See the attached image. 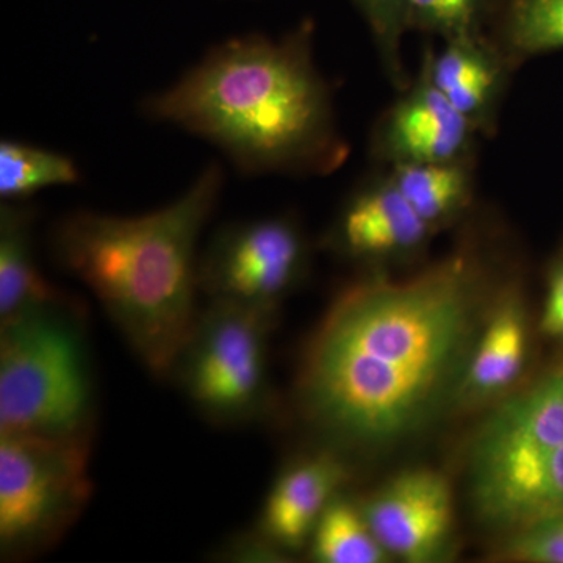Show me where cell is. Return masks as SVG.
Masks as SVG:
<instances>
[{
  "label": "cell",
  "instance_id": "1",
  "mask_svg": "<svg viewBox=\"0 0 563 563\" xmlns=\"http://www.w3.org/2000/svg\"><path fill=\"white\" fill-rule=\"evenodd\" d=\"M477 287L476 266L463 255L410 279L351 285L303 355L299 398L310 420L362 448L421 428L461 384Z\"/></svg>",
  "mask_w": 563,
  "mask_h": 563
},
{
  "label": "cell",
  "instance_id": "2",
  "mask_svg": "<svg viewBox=\"0 0 563 563\" xmlns=\"http://www.w3.org/2000/svg\"><path fill=\"white\" fill-rule=\"evenodd\" d=\"M309 33L218 44L143 103L147 118L209 141L243 174L325 172L342 146Z\"/></svg>",
  "mask_w": 563,
  "mask_h": 563
},
{
  "label": "cell",
  "instance_id": "3",
  "mask_svg": "<svg viewBox=\"0 0 563 563\" xmlns=\"http://www.w3.org/2000/svg\"><path fill=\"white\" fill-rule=\"evenodd\" d=\"M222 187L224 173L211 163L162 209L140 217L80 210L55 229V257L155 376L174 372L198 320L196 247Z\"/></svg>",
  "mask_w": 563,
  "mask_h": 563
},
{
  "label": "cell",
  "instance_id": "4",
  "mask_svg": "<svg viewBox=\"0 0 563 563\" xmlns=\"http://www.w3.org/2000/svg\"><path fill=\"white\" fill-rule=\"evenodd\" d=\"M74 310L0 322V433L88 435L90 369Z\"/></svg>",
  "mask_w": 563,
  "mask_h": 563
},
{
  "label": "cell",
  "instance_id": "5",
  "mask_svg": "<svg viewBox=\"0 0 563 563\" xmlns=\"http://www.w3.org/2000/svg\"><path fill=\"white\" fill-rule=\"evenodd\" d=\"M88 435L0 433V544L3 555L57 539L90 499Z\"/></svg>",
  "mask_w": 563,
  "mask_h": 563
},
{
  "label": "cell",
  "instance_id": "6",
  "mask_svg": "<svg viewBox=\"0 0 563 563\" xmlns=\"http://www.w3.org/2000/svg\"><path fill=\"white\" fill-rule=\"evenodd\" d=\"M563 446V365L510 396L485 420L470 459L476 512L510 531L533 476Z\"/></svg>",
  "mask_w": 563,
  "mask_h": 563
},
{
  "label": "cell",
  "instance_id": "7",
  "mask_svg": "<svg viewBox=\"0 0 563 563\" xmlns=\"http://www.w3.org/2000/svg\"><path fill=\"white\" fill-rule=\"evenodd\" d=\"M269 317L272 309L211 299L196 320L174 369L192 402L210 417L240 420L257 409Z\"/></svg>",
  "mask_w": 563,
  "mask_h": 563
},
{
  "label": "cell",
  "instance_id": "8",
  "mask_svg": "<svg viewBox=\"0 0 563 563\" xmlns=\"http://www.w3.org/2000/svg\"><path fill=\"white\" fill-rule=\"evenodd\" d=\"M298 229L268 218L222 229L199 261V288L213 301L273 309L303 266Z\"/></svg>",
  "mask_w": 563,
  "mask_h": 563
},
{
  "label": "cell",
  "instance_id": "9",
  "mask_svg": "<svg viewBox=\"0 0 563 563\" xmlns=\"http://www.w3.org/2000/svg\"><path fill=\"white\" fill-rule=\"evenodd\" d=\"M380 547L402 561H433L453 526V492L446 477L413 470L374 493L361 507Z\"/></svg>",
  "mask_w": 563,
  "mask_h": 563
},
{
  "label": "cell",
  "instance_id": "10",
  "mask_svg": "<svg viewBox=\"0 0 563 563\" xmlns=\"http://www.w3.org/2000/svg\"><path fill=\"white\" fill-rule=\"evenodd\" d=\"M343 477V466L331 455L307 459L285 470L263 509V532L282 547H302Z\"/></svg>",
  "mask_w": 563,
  "mask_h": 563
},
{
  "label": "cell",
  "instance_id": "11",
  "mask_svg": "<svg viewBox=\"0 0 563 563\" xmlns=\"http://www.w3.org/2000/svg\"><path fill=\"white\" fill-rule=\"evenodd\" d=\"M32 222V209L21 202H3L0 207V322L41 310L74 307L36 265Z\"/></svg>",
  "mask_w": 563,
  "mask_h": 563
},
{
  "label": "cell",
  "instance_id": "12",
  "mask_svg": "<svg viewBox=\"0 0 563 563\" xmlns=\"http://www.w3.org/2000/svg\"><path fill=\"white\" fill-rule=\"evenodd\" d=\"M528 354V321L517 296H506L493 310L483 335L470 354L459 384L466 401H483L518 379Z\"/></svg>",
  "mask_w": 563,
  "mask_h": 563
},
{
  "label": "cell",
  "instance_id": "13",
  "mask_svg": "<svg viewBox=\"0 0 563 563\" xmlns=\"http://www.w3.org/2000/svg\"><path fill=\"white\" fill-rule=\"evenodd\" d=\"M428 228L429 222L390 185L363 192L350 203L340 224V240L352 254H380L415 246Z\"/></svg>",
  "mask_w": 563,
  "mask_h": 563
},
{
  "label": "cell",
  "instance_id": "14",
  "mask_svg": "<svg viewBox=\"0 0 563 563\" xmlns=\"http://www.w3.org/2000/svg\"><path fill=\"white\" fill-rule=\"evenodd\" d=\"M465 114L435 87L417 92L396 111L391 135L396 147L409 162L443 163L465 143Z\"/></svg>",
  "mask_w": 563,
  "mask_h": 563
},
{
  "label": "cell",
  "instance_id": "15",
  "mask_svg": "<svg viewBox=\"0 0 563 563\" xmlns=\"http://www.w3.org/2000/svg\"><path fill=\"white\" fill-rule=\"evenodd\" d=\"M79 168L68 155L20 140L0 143V196L21 202L44 188L79 184Z\"/></svg>",
  "mask_w": 563,
  "mask_h": 563
},
{
  "label": "cell",
  "instance_id": "16",
  "mask_svg": "<svg viewBox=\"0 0 563 563\" xmlns=\"http://www.w3.org/2000/svg\"><path fill=\"white\" fill-rule=\"evenodd\" d=\"M313 558L322 563H383L387 551L366 523L362 509L335 498L329 503L312 533Z\"/></svg>",
  "mask_w": 563,
  "mask_h": 563
},
{
  "label": "cell",
  "instance_id": "17",
  "mask_svg": "<svg viewBox=\"0 0 563 563\" xmlns=\"http://www.w3.org/2000/svg\"><path fill=\"white\" fill-rule=\"evenodd\" d=\"M393 185L422 220L432 222L446 217L461 202L466 190V177L450 162H409L399 166Z\"/></svg>",
  "mask_w": 563,
  "mask_h": 563
},
{
  "label": "cell",
  "instance_id": "18",
  "mask_svg": "<svg viewBox=\"0 0 563 563\" xmlns=\"http://www.w3.org/2000/svg\"><path fill=\"white\" fill-rule=\"evenodd\" d=\"M468 51L463 46L451 47L433 66V87L465 117L483 106L495 81L483 58Z\"/></svg>",
  "mask_w": 563,
  "mask_h": 563
},
{
  "label": "cell",
  "instance_id": "19",
  "mask_svg": "<svg viewBox=\"0 0 563 563\" xmlns=\"http://www.w3.org/2000/svg\"><path fill=\"white\" fill-rule=\"evenodd\" d=\"M509 33L525 54L563 49V0H515Z\"/></svg>",
  "mask_w": 563,
  "mask_h": 563
},
{
  "label": "cell",
  "instance_id": "20",
  "mask_svg": "<svg viewBox=\"0 0 563 563\" xmlns=\"http://www.w3.org/2000/svg\"><path fill=\"white\" fill-rule=\"evenodd\" d=\"M555 518H563V446L548 459L529 484L515 514L512 532Z\"/></svg>",
  "mask_w": 563,
  "mask_h": 563
},
{
  "label": "cell",
  "instance_id": "21",
  "mask_svg": "<svg viewBox=\"0 0 563 563\" xmlns=\"http://www.w3.org/2000/svg\"><path fill=\"white\" fill-rule=\"evenodd\" d=\"M506 555L520 562L563 563V518L515 532Z\"/></svg>",
  "mask_w": 563,
  "mask_h": 563
},
{
  "label": "cell",
  "instance_id": "22",
  "mask_svg": "<svg viewBox=\"0 0 563 563\" xmlns=\"http://www.w3.org/2000/svg\"><path fill=\"white\" fill-rule=\"evenodd\" d=\"M479 0H406V21L415 20L444 31L465 32Z\"/></svg>",
  "mask_w": 563,
  "mask_h": 563
},
{
  "label": "cell",
  "instance_id": "23",
  "mask_svg": "<svg viewBox=\"0 0 563 563\" xmlns=\"http://www.w3.org/2000/svg\"><path fill=\"white\" fill-rule=\"evenodd\" d=\"M377 35L393 40L406 22V0H357Z\"/></svg>",
  "mask_w": 563,
  "mask_h": 563
},
{
  "label": "cell",
  "instance_id": "24",
  "mask_svg": "<svg viewBox=\"0 0 563 563\" xmlns=\"http://www.w3.org/2000/svg\"><path fill=\"white\" fill-rule=\"evenodd\" d=\"M540 328L544 335L563 339V265L551 276Z\"/></svg>",
  "mask_w": 563,
  "mask_h": 563
}]
</instances>
